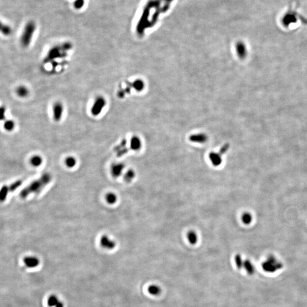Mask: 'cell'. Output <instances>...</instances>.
Listing matches in <instances>:
<instances>
[{
	"label": "cell",
	"mask_w": 307,
	"mask_h": 307,
	"mask_svg": "<svg viewBox=\"0 0 307 307\" xmlns=\"http://www.w3.org/2000/svg\"><path fill=\"white\" fill-rule=\"evenodd\" d=\"M51 181V176L49 173L43 175L40 179L35 180L29 186L24 188L20 192V196L24 198L33 193H38Z\"/></svg>",
	"instance_id": "6da1fadb"
},
{
	"label": "cell",
	"mask_w": 307,
	"mask_h": 307,
	"mask_svg": "<svg viewBox=\"0 0 307 307\" xmlns=\"http://www.w3.org/2000/svg\"><path fill=\"white\" fill-rule=\"evenodd\" d=\"M36 29L37 24L33 21L28 22L24 26L20 40L21 44L24 47H27L30 45Z\"/></svg>",
	"instance_id": "7a4b0ae2"
},
{
	"label": "cell",
	"mask_w": 307,
	"mask_h": 307,
	"mask_svg": "<svg viewBox=\"0 0 307 307\" xmlns=\"http://www.w3.org/2000/svg\"><path fill=\"white\" fill-rule=\"evenodd\" d=\"M262 266L263 270L266 272L269 273H274L283 267V265L280 262L278 261L275 257L270 256L268 257L267 259L262 263Z\"/></svg>",
	"instance_id": "3957f363"
},
{
	"label": "cell",
	"mask_w": 307,
	"mask_h": 307,
	"mask_svg": "<svg viewBox=\"0 0 307 307\" xmlns=\"http://www.w3.org/2000/svg\"><path fill=\"white\" fill-rule=\"evenodd\" d=\"M107 101L105 98L101 96L97 97L95 99L91 109V113L92 116L96 117L100 115L104 107H105Z\"/></svg>",
	"instance_id": "277c9868"
},
{
	"label": "cell",
	"mask_w": 307,
	"mask_h": 307,
	"mask_svg": "<svg viewBox=\"0 0 307 307\" xmlns=\"http://www.w3.org/2000/svg\"><path fill=\"white\" fill-rule=\"evenodd\" d=\"M71 45L70 44V43H65L61 47L56 46V47H54L52 48L49 51V53H48L46 59H45V61H51L52 59H54L56 58H59V56H61V50H66H66H68L71 49Z\"/></svg>",
	"instance_id": "5b68a950"
},
{
	"label": "cell",
	"mask_w": 307,
	"mask_h": 307,
	"mask_svg": "<svg viewBox=\"0 0 307 307\" xmlns=\"http://www.w3.org/2000/svg\"><path fill=\"white\" fill-rule=\"evenodd\" d=\"M125 168V165L124 163H113L110 168V174L114 178H118L122 175Z\"/></svg>",
	"instance_id": "8992f818"
},
{
	"label": "cell",
	"mask_w": 307,
	"mask_h": 307,
	"mask_svg": "<svg viewBox=\"0 0 307 307\" xmlns=\"http://www.w3.org/2000/svg\"><path fill=\"white\" fill-rule=\"evenodd\" d=\"M64 112V107L61 102H56L52 108L53 119L56 122L61 121Z\"/></svg>",
	"instance_id": "52a82bcc"
},
{
	"label": "cell",
	"mask_w": 307,
	"mask_h": 307,
	"mask_svg": "<svg viewBox=\"0 0 307 307\" xmlns=\"http://www.w3.org/2000/svg\"><path fill=\"white\" fill-rule=\"evenodd\" d=\"M101 246L107 250H113L116 247V242L107 235L102 236L100 240Z\"/></svg>",
	"instance_id": "ba28073f"
},
{
	"label": "cell",
	"mask_w": 307,
	"mask_h": 307,
	"mask_svg": "<svg viewBox=\"0 0 307 307\" xmlns=\"http://www.w3.org/2000/svg\"><path fill=\"white\" fill-rule=\"evenodd\" d=\"M296 21H297L296 14L294 12L292 11H288V12L286 13V14L283 15V18L282 19V22L283 23V24L286 27L288 26L289 24H294Z\"/></svg>",
	"instance_id": "9c48e42d"
},
{
	"label": "cell",
	"mask_w": 307,
	"mask_h": 307,
	"mask_svg": "<svg viewBox=\"0 0 307 307\" xmlns=\"http://www.w3.org/2000/svg\"><path fill=\"white\" fill-rule=\"evenodd\" d=\"M25 266L28 268H35L40 265V260L36 257L30 256L26 257L24 259Z\"/></svg>",
	"instance_id": "30bf717a"
},
{
	"label": "cell",
	"mask_w": 307,
	"mask_h": 307,
	"mask_svg": "<svg viewBox=\"0 0 307 307\" xmlns=\"http://www.w3.org/2000/svg\"><path fill=\"white\" fill-rule=\"evenodd\" d=\"M209 158L211 163L216 167H218L222 163V156L219 152H210L209 155Z\"/></svg>",
	"instance_id": "8fae6325"
},
{
	"label": "cell",
	"mask_w": 307,
	"mask_h": 307,
	"mask_svg": "<svg viewBox=\"0 0 307 307\" xmlns=\"http://www.w3.org/2000/svg\"><path fill=\"white\" fill-rule=\"evenodd\" d=\"M189 140L195 143H204L208 140V136L204 133L193 134L189 137Z\"/></svg>",
	"instance_id": "7c38bea8"
},
{
	"label": "cell",
	"mask_w": 307,
	"mask_h": 307,
	"mask_svg": "<svg viewBox=\"0 0 307 307\" xmlns=\"http://www.w3.org/2000/svg\"><path fill=\"white\" fill-rule=\"evenodd\" d=\"M47 304L49 307H64V304L55 295H51L47 300Z\"/></svg>",
	"instance_id": "4fadbf2b"
},
{
	"label": "cell",
	"mask_w": 307,
	"mask_h": 307,
	"mask_svg": "<svg viewBox=\"0 0 307 307\" xmlns=\"http://www.w3.org/2000/svg\"><path fill=\"white\" fill-rule=\"evenodd\" d=\"M142 147V142L140 138L137 136H133L131 138L130 147L132 150L138 151Z\"/></svg>",
	"instance_id": "5bb4252c"
},
{
	"label": "cell",
	"mask_w": 307,
	"mask_h": 307,
	"mask_svg": "<svg viewBox=\"0 0 307 307\" xmlns=\"http://www.w3.org/2000/svg\"><path fill=\"white\" fill-rule=\"evenodd\" d=\"M236 50L239 58L241 59H243L246 58L247 54L246 49L243 42H239L237 43L236 45Z\"/></svg>",
	"instance_id": "9a60e30c"
},
{
	"label": "cell",
	"mask_w": 307,
	"mask_h": 307,
	"mask_svg": "<svg viewBox=\"0 0 307 307\" xmlns=\"http://www.w3.org/2000/svg\"><path fill=\"white\" fill-rule=\"evenodd\" d=\"M128 151V149L126 148V140H123L121 143H120L119 146H117V147L115 148V152L118 156H121L122 155H125Z\"/></svg>",
	"instance_id": "2e32d148"
},
{
	"label": "cell",
	"mask_w": 307,
	"mask_h": 307,
	"mask_svg": "<svg viewBox=\"0 0 307 307\" xmlns=\"http://www.w3.org/2000/svg\"><path fill=\"white\" fill-rule=\"evenodd\" d=\"M105 200L108 204L114 205L116 204L118 200V197L115 193L110 192L107 193V194L105 196Z\"/></svg>",
	"instance_id": "e0dca14e"
},
{
	"label": "cell",
	"mask_w": 307,
	"mask_h": 307,
	"mask_svg": "<svg viewBox=\"0 0 307 307\" xmlns=\"http://www.w3.org/2000/svg\"><path fill=\"white\" fill-rule=\"evenodd\" d=\"M0 33L3 35L9 36L12 34V29L9 24L0 21Z\"/></svg>",
	"instance_id": "ac0fdd59"
},
{
	"label": "cell",
	"mask_w": 307,
	"mask_h": 307,
	"mask_svg": "<svg viewBox=\"0 0 307 307\" xmlns=\"http://www.w3.org/2000/svg\"><path fill=\"white\" fill-rule=\"evenodd\" d=\"M136 173L134 170L129 169L124 175V179L126 183H130L134 179Z\"/></svg>",
	"instance_id": "d6986e66"
},
{
	"label": "cell",
	"mask_w": 307,
	"mask_h": 307,
	"mask_svg": "<svg viewBox=\"0 0 307 307\" xmlns=\"http://www.w3.org/2000/svg\"><path fill=\"white\" fill-rule=\"evenodd\" d=\"M243 267L245 268V269L247 273L250 275H252L255 272L254 266L249 259H247V260H245V261H243Z\"/></svg>",
	"instance_id": "ffe728a7"
},
{
	"label": "cell",
	"mask_w": 307,
	"mask_h": 307,
	"mask_svg": "<svg viewBox=\"0 0 307 307\" xmlns=\"http://www.w3.org/2000/svg\"><path fill=\"white\" fill-rule=\"evenodd\" d=\"M64 163L67 167L72 168L76 166L77 164V160L73 156H69L65 159Z\"/></svg>",
	"instance_id": "44dd1931"
},
{
	"label": "cell",
	"mask_w": 307,
	"mask_h": 307,
	"mask_svg": "<svg viewBox=\"0 0 307 307\" xmlns=\"http://www.w3.org/2000/svg\"><path fill=\"white\" fill-rule=\"evenodd\" d=\"M43 159L40 155H34L30 159V163L33 167H38L42 164Z\"/></svg>",
	"instance_id": "7402d4cb"
},
{
	"label": "cell",
	"mask_w": 307,
	"mask_h": 307,
	"mask_svg": "<svg viewBox=\"0 0 307 307\" xmlns=\"http://www.w3.org/2000/svg\"><path fill=\"white\" fill-rule=\"evenodd\" d=\"M16 92L17 94H18L19 97L25 98L28 96V94L29 93V91L27 87H26L24 85H21L17 88Z\"/></svg>",
	"instance_id": "603a6c76"
},
{
	"label": "cell",
	"mask_w": 307,
	"mask_h": 307,
	"mask_svg": "<svg viewBox=\"0 0 307 307\" xmlns=\"http://www.w3.org/2000/svg\"><path fill=\"white\" fill-rule=\"evenodd\" d=\"M132 86L136 91L141 92L145 88V82L141 79L135 80L132 84Z\"/></svg>",
	"instance_id": "cb8c5ba5"
},
{
	"label": "cell",
	"mask_w": 307,
	"mask_h": 307,
	"mask_svg": "<svg viewBox=\"0 0 307 307\" xmlns=\"http://www.w3.org/2000/svg\"><path fill=\"white\" fill-rule=\"evenodd\" d=\"M187 238L189 243L192 245H195L197 243L198 240V235L193 230H190L187 233Z\"/></svg>",
	"instance_id": "d4e9b609"
},
{
	"label": "cell",
	"mask_w": 307,
	"mask_h": 307,
	"mask_svg": "<svg viewBox=\"0 0 307 307\" xmlns=\"http://www.w3.org/2000/svg\"><path fill=\"white\" fill-rule=\"evenodd\" d=\"M9 191V187L3 186L0 189V202H3L6 199L8 195V192Z\"/></svg>",
	"instance_id": "484cf974"
},
{
	"label": "cell",
	"mask_w": 307,
	"mask_h": 307,
	"mask_svg": "<svg viewBox=\"0 0 307 307\" xmlns=\"http://www.w3.org/2000/svg\"><path fill=\"white\" fill-rule=\"evenodd\" d=\"M148 291L151 295L156 296V295H159L161 294V289L159 286H156V285H151V286H149Z\"/></svg>",
	"instance_id": "4316f807"
},
{
	"label": "cell",
	"mask_w": 307,
	"mask_h": 307,
	"mask_svg": "<svg viewBox=\"0 0 307 307\" xmlns=\"http://www.w3.org/2000/svg\"><path fill=\"white\" fill-rule=\"evenodd\" d=\"M241 220L243 224H245V225H249L252 221V217L250 213L245 212L242 215Z\"/></svg>",
	"instance_id": "83f0119b"
},
{
	"label": "cell",
	"mask_w": 307,
	"mask_h": 307,
	"mask_svg": "<svg viewBox=\"0 0 307 307\" xmlns=\"http://www.w3.org/2000/svg\"><path fill=\"white\" fill-rule=\"evenodd\" d=\"M3 127L6 131H11L15 127V123L13 120H7L5 122Z\"/></svg>",
	"instance_id": "f1b7e54d"
},
{
	"label": "cell",
	"mask_w": 307,
	"mask_h": 307,
	"mask_svg": "<svg viewBox=\"0 0 307 307\" xmlns=\"http://www.w3.org/2000/svg\"><path fill=\"white\" fill-rule=\"evenodd\" d=\"M22 184V182L21 180H17V181H15L9 187V191H14L17 189L19 188V187L21 186Z\"/></svg>",
	"instance_id": "f546056e"
},
{
	"label": "cell",
	"mask_w": 307,
	"mask_h": 307,
	"mask_svg": "<svg viewBox=\"0 0 307 307\" xmlns=\"http://www.w3.org/2000/svg\"><path fill=\"white\" fill-rule=\"evenodd\" d=\"M235 262H236V264L237 265V267L238 268L240 269L243 267V262L242 261L241 256L240 254H237L235 257Z\"/></svg>",
	"instance_id": "4dcf8cb0"
},
{
	"label": "cell",
	"mask_w": 307,
	"mask_h": 307,
	"mask_svg": "<svg viewBox=\"0 0 307 307\" xmlns=\"http://www.w3.org/2000/svg\"><path fill=\"white\" fill-rule=\"evenodd\" d=\"M84 4V0H75L74 2V6L77 9L82 8Z\"/></svg>",
	"instance_id": "1f68e13d"
},
{
	"label": "cell",
	"mask_w": 307,
	"mask_h": 307,
	"mask_svg": "<svg viewBox=\"0 0 307 307\" xmlns=\"http://www.w3.org/2000/svg\"><path fill=\"white\" fill-rule=\"evenodd\" d=\"M229 147H230V145L228 143H225L224 145L221 147V148L220 150L219 151V153L220 154V155L222 156V155H224V154H225L226 152L228 151V150L229 149Z\"/></svg>",
	"instance_id": "d6a6232c"
},
{
	"label": "cell",
	"mask_w": 307,
	"mask_h": 307,
	"mask_svg": "<svg viewBox=\"0 0 307 307\" xmlns=\"http://www.w3.org/2000/svg\"><path fill=\"white\" fill-rule=\"evenodd\" d=\"M6 109L4 107H0V121H3L5 119Z\"/></svg>",
	"instance_id": "836d02e7"
}]
</instances>
